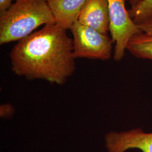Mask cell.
<instances>
[{
	"label": "cell",
	"mask_w": 152,
	"mask_h": 152,
	"mask_svg": "<svg viewBox=\"0 0 152 152\" xmlns=\"http://www.w3.org/2000/svg\"><path fill=\"white\" fill-rule=\"evenodd\" d=\"M105 142L108 152H125L131 149L152 152V132L145 133L140 129L110 132L105 136Z\"/></svg>",
	"instance_id": "cell-5"
},
{
	"label": "cell",
	"mask_w": 152,
	"mask_h": 152,
	"mask_svg": "<svg viewBox=\"0 0 152 152\" xmlns=\"http://www.w3.org/2000/svg\"><path fill=\"white\" fill-rule=\"evenodd\" d=\"M126 0H108L109 31L115 44L114 60L123 59L127 46L134 35L141 33L125 5Z\"/></svg>",
	"instance_id": "cell-4"
},
{
	"label": "cell",
	"mask_w": 152,
	"mask_h": 152,
	"mask_svg": "<svg viewBox=\"0 0 152 152\" xmlns=\"http://www.w3.org/2000/svg\"><path fill=\"white\" fill-rule=\"evenodd\" d=\"M78 21L107 35L109 31L108 0H87Z\"/></svg>",
	"instance_id": "cell-6"
},
{
	"label": "cell",
	"mask_w": 152,
	"mask_h": 152,
	"mask_svg": "<svg viewBox=\"0 0 152 152\" xmlns=\"http://www.w3.org/2000/svg\"><path fill=\"white\" fill-rule=\"evenodd\" d=\"M136 24L141 32L152 36V15Z\"/></svg>",
	"instance_id": "cell-11"
},
{
	"label": "cell",
	"mask_w": 152,
	"mask_h": 152,
	"mask_svg": "<svg viewBox=\"0 0 152 152\" xmlns=\"http://www.w3.org/2000/svg\"><path fill=\"white\" fill-rule=\"evenodd\" d=\"M56 23L46 0H15L0 15V44L19 41L37 28Z\"/></svg>",
	"instance_id": "cell-2"
},
{
	"label": "cell",
	"mask_w": 152,
	"mask_h": 152,
	"mask_svg": "<svg viewBox=\"0 0 152 152\" xmlns=\"http://www.w3.org/2000/svg\"><path fill=\"white\" fill-rule=\"evenodd\" d=\"M9 55L11 71L29 80L61 86L76 71L72 38L56 23L18 41Z\"/></svg>",
	"instance_id": "cell-1"
},
{
	"label": "cell",
	"mask_w": 152,
	"mask_h": 152,
	"mask_svg": "<svg viewBox=\"0 0 152 152\" xmlns=\"http://www.w3.org/2000/svg\"><path fill=\"white\" fill-rule=\"evenodd\" d=\"M142 0H128L129 2L130 3L131 7H134L137 5L138 4H139Z\"/></svg>",
	"instance_id": "cell-13"
},
{
	"label": "cell",
	"mask_w": 152,
	"mask_h": 152,
	"mask_svg": "<svg viewBox=\"0 0 152 152\" xmlns=\"http://www.w3.org/2000/svg\"><path fill=\"white\" fill-rule=\"evenodd\" d=\"M15 111V108L11 104H3L0 106V117L3 119L11 118Z\"/></svg>",
	"instance_id": "cell-10"
},
{
	"label": "cell",
	"mask_w": 152,
	"mask_h": 152,
	"mask_svg": "<svg viewBox=\"0 0 152 152\" xmlns=\"http://www.w3.org/2000/svg\"><path fill=\"white\" fill-rule=\"evenodd\" d=\"M127 50L136 58L152 60V36L141 32L131 38Z\"/></svg>",
	"instance_id": "cell-8"
},
{
	"label": "cell",
	"mask_w": 152,
	"mask_h": 152,
	"mask_svg": "<svg viewBox=\"0 0 152 152\" xmlns=\"http://www.w3.org/2000/svg\"><path fill=\"white\" fill-rule=\"evenodd\" d=\"M87 0H46L56 23L66 30L78 21Z\"/></svg>",
	"instance_id": "cell-7"
},
{
	"label": "cell",
	"mask_w": 152,
	"mask_h": 152,
	"mask_svg": "<svg viewBox=\"0 0 152 152\" xmlns=\"http://www.w3.org/2000/svg\"><path fill=\"white\" fill-rule=\"evenodd\" d=\"M75 59L108 60L113 42L107 35L77 21L70 28Z\"/></svg>",
	"instance_id": "cell-3"
},
{
	"label": "cell",
	"mask_w": 152,
	"mask_h": 152,
	"mask_svg": "<svg viewBox=\"0 0 152 152\" xmlns=\"http://www.w3.org/2000/svg\"><path fill=\"white\" fill-rule=\"evenodd\" d=\"M131 18L135 23L152 15V0H142L129 10Z\"/></svg>",
	"instance_id": "cell-9"
},
{
	"label": "cell",
	"mask_w": 152,
	"mask_h": 152,
	"mask_svg": "<svg viewBox=\"0 0 152 152\" xmlns=\"http://www.w3.org/2000/svg\"><path fill=\"white\" fill-rule=\"evenodd\" d=\"M14 0H0V15L7 11L12 5Z\"/></svg>",
	"instance_id": "cell-12"
}]
</instances>
